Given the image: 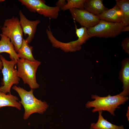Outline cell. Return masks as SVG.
Here are the masks:
<instances>
[{"instance_id":"17","label":"cell","mask_w":129,"mask_h":129,"mask_svg":"<svg viewBox=\"0 0 129 129\" xmlns=\"http://www.w3.org/2000/svg\"><path fill=\"white\" fill-rule=\"evenodd\" d=\"M116 4L120 9L122 13V23L124 26L129 25V0H116Z\"/></svg>"},{"instance_id":"11","label":"cell","mask_w":129,"mask_h":129,"mask_svg":"<svg viewBox=\"0 0 129 129\" xmlns=\"http://www.w3.org/2000/svg\"><path fill=\"white\" fill-rule=\"evenodd\" d=\"M122 12L120 9L116 4L113 8L108 9L102 14L96 16L100 20L107 22L122 23Z\"/></svg>"},{"instance_id":"20","label":"cell","mask_w":129,"mask_h":129,"mask_svg":"<svg viewBox=\"0 0 129 129\" xmlns=\"http://www.w3.org/2000/svg\"><path fill=\"white\" fill-rule=\"evenodd\" d=\"M121 46L125 52L129 54V38L124 39L121 43Z\"/></svg>"},{"instance_id":"3","label":"cell","mask_w":129,"mask_h":129,"mask_svg":"<svg viewBox=\"0 0 129 129\" xmlns=\"http://www.w3.org/2000/svg\"><path fill=\"white\" fill-rule=\"evenodd\" d=\"M41 64L37 60L32 61L23 59H20L16 63L17 73L24 84L28 85L31 89L39 87V85L36 81V74L37 69Z\"/></svg>"},{"instance_id":"12","label":"cell","mask_w":129,"mask_h":129,"mask_svg":"<svg viewBox=\"0 0 129 129\" xmlns=\"http://www.w3.org/2000/svg\"><path fill=\"white\" fill-rule=\"evenodd\" d=\"M0 54L2 53H8L11 60L14 61L16 64L19 58L10 38L2 34H0Z\"/></svg>"},{"instance_id":"9","label":"cell","mask_w":129,"mask_h":129,"mask_svg":"<svg viewBox=\"0 0 129 129\" xmlns=\"http://www.w3.org/2000/svg\"><path fill=\"white\" fill-rule=\"evenodd\" d=\"M20 17V22L23 32L24 35H27L28 37L26 39L28 43H30L33 38L38 25L40 22L39 20L34 21L28 19L21 10L19 12Z\"/></svg>"},{"instance_id":"13","label":"cell","mask_w":129,"mask_h":129,"mask_svg":"<svg viewBox=\"0 0 129 129\" xmlns=\"http://www.w3.org/2000/svg\"><path fill=\"white\" fill-rule=\"evenodd\" d=\"M103 0H85L84 10L96 16L98 15L108 9L103 3Z\"/></svg>"},{"instance_id":"4","label":"cell","mask_w":129,"mask_h":129,"mask_svg":"<svg viewBox=\"0 0 129 129\" xmlns=\"http://www.w3.org/2000/svg\"><path fill=\"white\" fill-rule=\"evenodd\" d=\"M0 59L3 64L1 70L3 77L1 79L0 91L6 94L11 93L12 86L18 84L20 80L16 68V64L14 61L7 60L1 55H0Z\"/></svg>"},{"instance_id":"22","label":"cell","mask_w":129,"mask_h":129,"mask_svg":"<svg viewBox=\"0 0 129 129\" xmlns=\"http://www.w3.org/2000/svg\"><path fill=\"white\" fill-rule=\"evenodd\" d=\"M129 31V25L127 26H124L122 30V32H124L128 31Z\"/></svg>"},{"instance_id":"19","label":"cell","mask_w":129,"mask_h":129,"mask_svg":"<svg viewBox=\"0 0 129 129\" xmlns=\"http://www.w3.org/2000/svg\"><path fill=\"white\" fill-rule=\"evenodd\" d=\"M76 33L78 38H80L85 43L90 37L87 32V28L86 27H81L78 28L75 24Z\"/></svg>"},{"instance_id":"10","label":"cell","mask_w":129,"mask_h":129,"mask_svg":"<svg viewBox=\"0 0 129 129\" xmlns=\"http://www.w3.org/2000/svg\"><path fill=\"white\" fill-rule=\"evenodd\" d=\"M121 68L119 73V79L123 84V90L119 94L123 96L129 95V59L127 58L122 61Z\"/></svg>"},{"instance_id":"23","label":"cell","mask_w":129,"mask_h":129,"mask_svg":"<svg viewBox=\"0 0 129 129\" xmlns=\"http://www.w3.org/2000/svg\"><path fill=\"white\" fill-rule=\"evenodd\" d=\"M129 107H128V109L127 111V112L126 113V116L128 118V121L129 120Z\"/></svg>"},{"instance_id":"18","label":"cell","mask_w":129,"mask_h":129,"mask_svg":"<svg viewBox=\"0 0 129 129\" xmlns=\"http://www.w3.org/2000/svg\"><path fill=\"white\" fill-rule=\"evenodd\" d=\"M66 4L60 10L64 11L73 8L84 10V3L85 0H67Z\"/></svg>"},{"instance_id":"25","label":"cell","mask_w":129,"mask_h":129,"mask_svg":"<svg viewBox=\"0 0 129 129\" xmlns=\"http://www.w3.org/2000/svg\"><path fill=\"white\" fill-rule=\"evenodd\" d=\"M5 0H0V2H3V1H4Z\"/></svg>"},{"instance_id":"16","label":"cell","mask_w":129,"mask_h":129,"mask_svg":"<svg viewBox=\"0 0 129 129\" xmlns=\"http://www.w3.org/2000/svg\"><path fill=\"white\" fill-rule=\"evenodd\" d=\"M33 47L29 45L26 39H23L21 47L17 53L19 58L34 61L36 60L32 54Z\"/></svg>"},{"instance_id":"1","label":"cell","mask_w":129,"mask_h":129,"mask_svg":"<svg viewBox=\"0 0 129 129\" xmlns=\"http://www.w3.org/2000/svg\"><path fill=\"white\" fill-rule=\"evenodd\" d=\"M12 89L17 93L21 99L19 101L24 108L23 117L25 120L27 119L34 113L42 114L48 108V106L46 102L38 100L34 96L33 89L28 91L15 85Z\"/></svg>"},{"instance_id":"6","label":"cell","mask_w":129,"mask_h":129,"mask_svg":"<svg viewBox=\"0 0 129 129\" xmlns=\"http://www.w3.org/2000/svg\"><path fill=\"white\" fill-rule=\"evenodd\" d=\"M2 34L9 38L17 53L22 45L23 40V31L20 20L17 17L5 20L2 28Z\"/></svg>"},{"instance_id":"5","label":"cell","mask_w":129,"mask_h":129,"mask_svg":"<svg viewBox=\"0 0 129 129\" xmlns=\"http://www.w3.org/2000/svg\"><path fill=\"white\" fill-rule=\"evenodd\" d=\"M124 27L122 23L110 22L100 20L95 26L87 28V32L90 38H113L121 34Z\"/></svg>"},{"instance_id":"14","label":"cell","mask_w":129,"mask_h":129,"mask_svg":"<svg viewBox=\"0 0 129 129\" xmlns=\"http://www.w3.org/2000/svg\"><path fill=\"white\" fill-rule=\"evenodd\" d=\"M19 101L18 97L12 95L11 93L6 94L0 91V108L4 107H11L21 110L22 105Z\"/></svg>"},{"instance_id":"15","label":"cell","mask_w":129,"mask_h":129,"mask_svg":"<svg viewBox=\"0 0 129 129\" xmlns=\"http://www.w3.org/2000/svg\"><path fill=\"white\" fill-rule=\"evenodd\" d=\"M98 120L96 123L91 124L90 129H125L123 125L117 126L105 119L102 115V111L98 112Z\"/></svg>"},{"instance_id":"8","label":"cell","mask_w":129,"mask_h":129,"mask_svg":"<svg viewBox=\"0 0 129 129\" xmlns=\"http://www.w3.org/2000/svg\"><path fill=\"white\" fill-rule=\"evenodd\" d=\"M69 11L74 20L87 29L94 27L100 20L96 16L84 10L73 8Z\"/></svg>"},{"instance_id":"7","label":"cell","mask_w":129,"mask_h":129,"mask_svg":"<svg viewBox=\"0 0 129 129\" xmlns=\"http://www.w3.org/2000/svg\"><path fill=\"white\" fill-rule=\"evenodd\" d=\"M32 12H37L45 17L51 18H57L60 9L57 6L51 7L46 5L45 1L41 0H19Z\"/></svg>"},{"instance_id":"24","label":"cell","mask_w":129,"mask_h":129,"mask_svg":"<svg viewBox=\"0 0 129 129\" xmlns=\"http://www.w3.org/2000/svg\"><path fill=\"white\" fill-rule=\"evenodd\" d=\"M3 67V64L2 61L0 59V70H2Z\"/></svg>"},{"instance_id":"2","label":"cell","mask_w":129,"mask_h":129,"mask_svg":"<svg viewBox=\"0 0 129 129\" xmlns=\"http://www.w3.org/2000/svg\"><path fill=\"white\" fill-rule=\"evenodd\" d=\"M91 98L94 100L88 101L86 105V108H93L92 110V113L107 111L113 116L115 115L114 112L116 109L119 108L120 105L124 104L129 99L128 96H123L119 94L113 96L109 95L104 97L92 95Z\"/></svg>"},{"instance_id":"21","label":"cell","mask_w":129,"mask_h":129,"mask_svg":"<svg viewBox=\"0 0 129 129\" xmlns=\"http://www.w3.org/2000/svg\"><path fill=\"white\" fill-rule=\"evenodd\" d=\"M65 0H59L56 3V6L60 9L63 7L66 4Z\"/></svg>"}]
</instances>
